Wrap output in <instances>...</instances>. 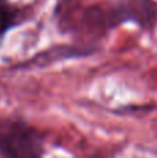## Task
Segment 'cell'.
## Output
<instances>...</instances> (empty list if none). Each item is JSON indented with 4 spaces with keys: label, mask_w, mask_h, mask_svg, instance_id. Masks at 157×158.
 <instances>
[{
    "label": "cell",
    "mask_w": 157,
    "mask_h": 158,
    "mask_svg": "<svg viewBox=\"0 0 157 158\" xmlns=\"http://www.w3.org/2000/svg\"><path fill=\"white\" fill-rule=\"evenodd\" d=\"M46 137L19 117L0 118V158H43Z\"/></svg>",
    "instance_id": "6da1fadb"
},
{
    "label": "cell",
    "mask_w": 157,
    "mask_h": 158,
    "mask_svg": "<svg viewBox=\"0 0 157 158\" xmlns=\"http://www.w3.org/2000/svg\"><path fill=\"white\" fill-rule=\"evenodd\" d=\"M114 27L132 24L142 32L157 31V0H110Z\"/></svg>",
    "instance_id": "7a4b0ae2"
},
{
    "label": "cell",
    "mask_w": 157,
    "mask_h": 158,
    "mask_svg": "<svg viewBox=\"0 0 157 158\" xmlns=\"http://www.w3.org/2000/svg\"><path fill=\"white\" fill-rule=\"evenodd\" d=\"M99 52V47L85 46L79 43H58L52 44L46 49L38 52L29 57L28 60H24L21 63H17L11 67L14 71H33V69H43L49 68L56 64L64 63L70 60H78V58H86L96 54Z\"/></svg>",
    "instance_id": "3957f363"
},
{
    "label": "cell",
    "mask_w": 157,
    "mask_h": 158,
    "mask_svg": "<svg viewBox=\"0 0 157 158\" xmlns=\"http://www.w3.org/2000/svg\"><path fill=\"white\" fill-rule=\"evenodd\" d=\"M27 18V8L19 7L10 0H0V47L3 46L6 35L14 28L22 25Z\"/></svg>",
    "instance_id": "277c9868"
}]
</instances>
